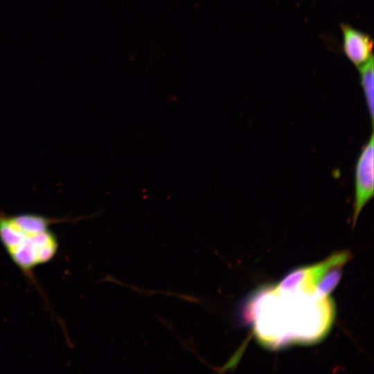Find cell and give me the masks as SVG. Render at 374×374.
<instances>
[{
	"label": "cell",
	"instance_id": "cell-3",
	"mask_svg": "<svg viewBox=\"0 0 374 374\" xmlns=\"http://www.w3.org/2000/svg\"><path fill=\"white\" fill-rule=\"evenodd\" d=\"M340 28L343 52L353 64L358 68L373 57V41L369 35L344 23Z\"/></svg>",
	"mask_w": 374,
	"mask_h": 374
},
{
	"label": "cell",
	"instance_id": "cell-1",
	"mask_svg": "<svg viewBox=\"0 0 374 374\" xmlns=\"http://www.w3.org/2000/svg\"><path fill=\"white\" fill-rule=\"evenodd\" d=\"M69 220L33 213L10 215L0 210V242L10 259L46 303L35 269L51 262L57 255L59 240L51 226Z\"/></svg>",
	"mask_w": 374,
	"mask_h": 374
},
{
	"label": "cell",
	"instance_id": "cell-4",
	"mask_svg": "<svg viewBox=\"0 0 374 374\" xmlns=\"http://www.w3.org/2000/svg\"><path fill=\"white\" fill-rule=\"evenodd\" d=\"M360 83L364 92L368 112L371 118L372 128L374 122V78L373 57L367 62L358 67Z\"/></svg>",
	"mask_w": 374,
	"mask_h": 374
},
{
	"label": "cell",
	"instance_id": "cell-2",
	"mask_svg": "<svg viewBox=\"0 0 374 374\" xmlns=\"http://www.w3.org/2000/svg\"><path fill=\"white\" fill-rule=\"evenodd\" d=\"M374 195V133L362 147L355 167V194L353 226Z\"/></svg>",
	"mask_w": 374,
	"mask_h": 374
}]
</instances>
